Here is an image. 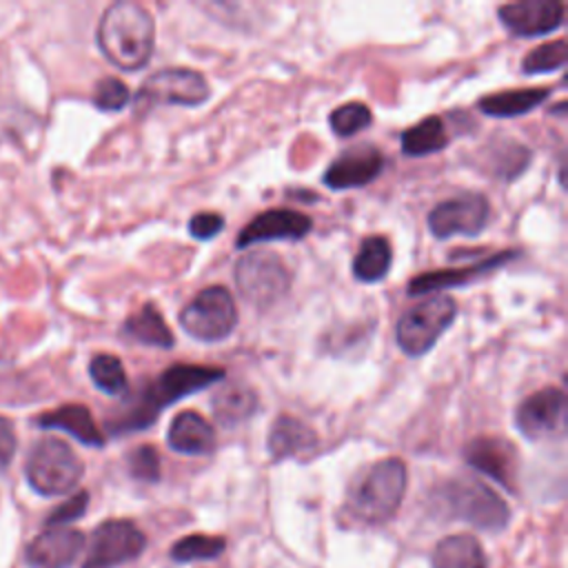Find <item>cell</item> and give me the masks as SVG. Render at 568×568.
Instances as JSON below:
<instances>
[{
	"instance_id": "cell-37",
	"label": "cell",
	"mask_w": 568,
	"mask_h": 568,
	"mask_svg": "<svg viewBox=\"0 0 568 568\" xmlns=\"http://www.w3.org/2000/svg\"><path fill=\"white\" fill-rule=\"evenodd\" d=\"M16 450H18V435H16L13 422L0 415V475L11 466Z\"/></svg>"
},
{
	"instance_id": "cell-27",
	"label": "cell",
	"mask_w": 568,
	"mask_h": 568,
	"mask_svg": "<svg viewBox=\"0 0 568 568\" xmlns=\"http://www.w3.org/2000/svg\"><path fill=\"white\" fill-rule=\"evenodd\" d=\"M393 262L390 244L384 235H368L362 240L357 255L353 257V275L364 284L382 282Z\"/></svg>"
},
{
	"instance_id": "cell-2",
	"label": "cell",
	"mask_w": 568,
	"mask_h": 568,
	"mask_svg": "<svg viewBox=\"0 0 568 568\" xmlns=\"http://www.w3.org/2000/svg\"><path fill=\"white\" fill-rule=\"evenodd\" d=\"M102 55L120 71H140L155 49V22L146 7L133 0L109 4L95 31Z\"/></svg>"
},
{
	"instance_id": "cell-31",
	"label": "cell",
	"mask_w": 568,
	"mask_h": 568,
	"mask_svg": "<svg viewBox=\"0 0 568 568\" xmlns=\"http://www.w3.org/2000/svg\"><path fill=\"white\" fill-rule=\"evenodd\" d=\"M373 113L364 102H346L331 111L328 124L337 138H353L355 133L368 129Z\"/></svg>"
},
{
	"instance_id": "cell-3",
	"label": "cell",
	"mask_w": 568,
	"mask_h": 568,
	"mask_svg": "<svg viewBox=\"0 0 568 568\" xmlns=\"http://www.w3.org/2000/svg\"><path fill=\"white\" fill-rule=\"evenodd\" d=\"M406 481V464L399 457L379 459L353 477L346 490L344 513L364 526L386 524L404 499Z\"/></svg>"
},
{
	"instance_id": "cell-1",
	"label": "cell",
	"mask_w": 568,
	"mask_h": 568,
	"mask_svg": "<svg viewBox=\"0 0 568 568\" xmlns=\"http://www.w3.org/2000/svg\"><path fill=\"white\" fill-rule=\"evenodd\" d=\"M222 379L224 368L220 366L173 364L164 368L155 379H144L138 384V388H129L122 395V402L106 417L104 428L113 437L146 430L149 426L155 424L158 415L166 406Z\"/></svg>"
},
{
	"instance_id": "cell-24",
	"label": "cell",
	"mask_w": 568,
	"mask_h": 568,
	"mask_svg": "<svg viewBox=\"0 0 568 568\" xmlns=\"http://www.w3.org/2000/svg\"><path fill=\"white\" fill-rule=\"evenodd\" d=\"M213 415L222 426H237L257 413V393L242 384H229L211 397Z\"/></svg>"
},
{
	"instance_id": "cell-9",
	"label": "cell",
	"mask_w": 568,
	"mask_h": 568,
	"mask_svg": "<svg viewBox=\"0 0 568 568\" xmlns=\"http://www.w3.org/2000/svg\"><path fill=\"white\" fill-rule=\"evenodd\" d=\"M211 98V89L206 78L186 67H169L158 73H151L140 91L135 93V109L149 111L160 104H180V106H197Z\"/></svg>"
},
{
	"instance_id": "cell-22",
	"label": "cell",
	"mask_w": 568,
	"mask_h": 568,
	"mask_svg": "<svg viewBox=\"0 0 568 568\" xmlns=\"http://www.w3.org/2000/svg\"><path fill=\"white\" fill-rule=\"evenodd\" d=\"M550 95L546 87H526V89H508L479 98L477 109L490 118H519L544 104Z\"/></svg>"
},
{
	"instance_id": "cell-32",
	"label": "cell",
	"mask_w": 568,
	"mask_h": 568,
	"mask_svg": "<svg viewBox=\"0 0 568 568\" xmlns=\"http://www.w3.org/2000/svg\"><path fill=\"white\" fill-rule=\"evenodd\" d=\"M488 162L493 164V175L504 180H515L530 164V151L515 140L504 146H497Z\"/></svg>"
},
{
	"instance_id": "cell-17",
	"label": "cell",
	"mask_w": 568,
	"mask_h": 568,
	"mask_svg": "<svg viewBox=\"0 0 568 568\" xmlns=\"http://www.w3.org/2000/svg\"><path fill=\"white\" fill-rule=\"evenodd\" d=\"M84 535L69 526L42 530L24 550L29 568H71L84 548Z\"/></svg>"
},
{
	"instance_id": "cell-11",
	"label": "cell",
	"mask_w": 568,
	"mask_h": 568,
	"mask_svg": "<svg viewBox=\"0 0 568 568\" xmlns=\"http://www.w3.org/2000/svg\"><path fill=\"white\" fill-rule=\"evenodd\" d=\"M490 220V204L481 193H462L439 202L428 213V229L437 240L479 235Z\"/></svg>"
},
{
	"instance_id": "cell-7",
	"label": "cell",
	"mask_w": 568,
	"mask_h": 568,
	"mask_svg": "<svg viewBox=\"0 0 568 568\" xmlns=\"http://www.w3.org/2000/svg\"><path fill=\"white\" fill-rule=\"evenodd\" d=\"M457 317V304L446 293L428 295L424 302L410 306L395 326V339L404 355L422 357L426 355L444 331Z\"/></svg>"
},
{
	"instance_id": "cell-5",
	"label": "cell",
	"mask_w": 568,
	"mask_h": 568,
	"mask_svg": "<svg viewBox=\"0 0 568 568\" xmlns=\"http://www.w3.org/2000/svg\"><path fill=\"white\" fill-rule=\"evenodd\" d=\"M84 475V464L75 450L58 437L38 439L24 462V477L31 490L42 497L71 493Z\"/></svg>"
},
{
	"instance_id": "cell-4",
	"label": "cell",
	"mask_w": 568,
	"mask_h": 568,
	"mask_svg": "<svg viewBox=\"0 0 568 568\" xmlns=\"http://www.w3.org/2000/svg\"><path fill=\"white\" fill-rule=\"evenodd\" d=\"M437 504L444 515L488 532H497L510 521L508 504L488 484L473 477L448 479L437 490Z\"/></svg>"
},
{
	"instance_id": "cell-23",
	"label": "cell",
	"mask_w": 568,
	"mask_h": 568,
	"mask_svg": "<svg viewBox=\"0 0 568 568\" xmlns=\"http://www.w3.org/2000/svg\"><path fill=\"white\" fill-rule=\"evenodd\" d=\"M122 335L135 344L153 348H171L175 344L162 313L151 302H146L124 320Z\"/></svg>"
},
{
	"instance_id": "cell-18",
	"label": "cell",
	"mask_w": 568,
	"mask_h": 568,
	"mask_svg": "<svg viewBox=\"0 0 568 568\" xmlns=\"http://www.w3.org/2000/svg\"><path fill=\"white\" fill-rule=\"evenodd\" d=\"M515 255H517L515 251H501V253H493V255H488L475 264H468V266L419 273L408 282L406 291H408V295L417 297V295H435V293H442V291L455 288V286H466V284H473L475 280H479L481 275L504 266Z\"/></svg>"
},
{
	"instance_id": "cell-20",
	"label": "cell",
	"mask_w": 568,
	"mask_h": 568,
	"mask_svg": "<svg viewBox=\"0 0 568 568\" xmlns=\"http://www.w3.org/2000/svg\"><path fill=\"white\" fill-rule=\"evenodd\" d=\"M166 442L182 455H211L215 448V430L206 417L195 410H182L173 417Z\"/></svg>"
},
{
	"instance_id": "cell-26",
	"label": "cell",
	"mask_w": 568,
	"mask_h": 568,
	"mask_svg": "<svg viewBox=\"0 0 568 568\" xmlns=\"http://www.w3.org/2000/svg\"><path fill=\"white\" fill-rule=\"evenodd\" d=\"M448 124L439 115H428L402 133V153L406 158H424L448 146Z\"/></svg>"
},
{
	"instance_id": "cell-6",
	"label": "cell",
	"mask_w": 568,
	"mask_h": 568,
	"mask_svg": "<svg viewBox=\"0 0 568 568\" xmlns=\"http://www.w3.org/2000/svg\"><path fill=\"white\" fill-rule=\"evenodd\" d=\"M293 273L275 251H246L235 262V286L240 295L255 308L275 306L291 291Z\"/></svg>"
},
{
	"instance_id": "cell-30",
	"label": "cell",
	"mask_w": 568,
	"mask_h": 568,
	"mask_svg": "<svg viewBox=\"0 0 568 568\" xmlns=\"http://www.w3.org/2000/svg\"><path fill=\"white\" fill-rule=\"evenodd\" d=\"M568 60V47L564 38L544 42L535 49H530L524 60H521V71L528 75L535 73H550V71H559L566 67Z\"/></svg>"
},
{
	"instance_id": "cell-12",
	"label": "cell",
	"mask_w": 568,
	"mask_h": 568,
	"mask_svg": "<svg viewBox=\"0 0 568 568\" xmlns=\"http://www.w3.org/2000/svg\"><path fill=\"white\" fill-rule=\"evenodd\" d=\"M566 422V393L557 386H544L521 399L515 410V426L526 439H548L561 433Z\"/></svg>"
},
{
	"instance_id": "cell-13",
	"label": "cell",
	"mask_w": 568,
	"mask_h": 568,
	"mask_svg": "<svg viewBox=\"0 0 568 568\" xmlns=\"http://www.w3.org/2000/svg\"><path fill=\"white\" fill-rule=\"evenodd\" d=\"M466 464L477 473L490 477L506 490H515L517 486V448L497 435H481L466 444L464 448Z\"/></svg>"
},
{
	"instance_id": "cell-14",
	"label": "cell",
	"mask_w": 568,
	"mask_h": 568,
	"mask_svg": "<svg viewBox=\"0 0 568 568\" xmlns=\"http://www.w3.org/2000/svg\"><path fill=\"white\" fill-rule=\"evenodd\" d=\"M313 229V220L306 213L293 211V209H268L257 213L242 231L237 233L235 246L237 248H251L262 242H297L306 237Z\"/></svg>"
},
{
	"instance_id": "cell-19",
	"label": "cell",
	"mask_w": 568,
	"mask_h": 568,
	"mask_svg": "<svg viewBox=\"0 0 568 568\" xmlns=\"http://www.w3.org/2000/svg\"><path fill=\"white\" fill-rule=\"evenodd\" d=\"M36 424L40 428L64 430L67 435H71L84 446H93V448L104 446V433L100 430L91 410L84 404H62L49 413L38 415Z\"/></svg>"
},
{
	"instance_id": "cell-29",
	"label": "cell",
	"mask_w": 568,
	"mask_h": 568,
	"mask_svg": "<svg viewBox=\"0 0 568 568\" xmlns=\"http://www.w3.org/2000/svg\"><path fill=\"white\" fill-rule=\"evenodd\" d=\"M226 541L224 537H213V535H186L178 539L169 555L173 561L189 564V561H202V559H215L224 552Z\"/></svg>"
},
{
	"instance_id": "cell-21",
	"label": "cell",
	"mask_w": 568,
	"mask_h": 568,
	"mask_svg": "<svg viewBox=\"0 0 568 568\" xmlns=\"http://www.w3.org/2000/svg\"><path fill=\"white\" fill-rule=\"evenodd\" d=\"M317 433L293 415H280L268 433L266 446L273 459L304 457L317 448Z\"/></svg>"
},
{
	"instance_id": "cell-36",
	"label": "cell",
	"mask_w": 568,
	"mask_h": 568,
	"mask_svg": "<svg viewBox=\"0 0 568 568\" xmlns=\"http://www.w3.org/2000/svg\"><path fill=\"white\" fill-rule=\"evenodd\" d=\"M224 229V217L220 213L213 211H200L189 220V233L195 240H213L215 235H220Z\"/></svg>"
},
{
	"instance_id": "cell-15",
	"label": "cell",
	"mask_w": 568,
	"mask_h": 568,
	"mask_svg": "<svg viewBox=\"0 0 568 568\" xmlns=\"http://www.w3.org/2000/svg\"><path fill=\"white\" fill-rule=\"evenodd\" d=\"M501 27L517 38H537L557 31L564 22V4L557 0H521L497 7Z\"/></svg>"
},
{
	"instance_id": "cell-34",
	"label": "cell",
	"mask_w": 568,
	"mask_h": 568,
	"mask_svg": "<svg viewBox=\"0 0 568 568\" xmlns=\"http://www.w3.org/2000/svg\"><path fill=\"white\" fill-rule=\"evenodd\" d=\"M129 475L138 481H158L160 479V455L153 446H135L126 457Z\"/></svg>"
},
{
	"instance_id": "cell-25",
	"label": "cell",
	"mask_w": 568,
	"mask_h": 568,
	"mask_svg": "<svg viewBox=\"0 0 568 568\" xmlns=\"http://www.w3.org/2000/svg\"><path fill=\"white\" fill-rule=\"evenodd\" d=\"M433 568H488V559L473 535H448L433 550Z\"/></svg>"
},
{
	"instance_id": "cell-10",
	"label": "cell",
	"mask_w": 568,
	"mask_h": 568,
	"mask_svg": "<svg viewBox=\"0 0 568 568\" xmlns=\"http://www.w3.org/2000/svg\"><path fill=\"white\" fill-rule=\"evenodd\" d=\"M144 548L146 537L133 521L106 519L93 530L82 568H118L133 561Z\"/></svg>"
},
{
	"instance_id": "cell-8",
	"label": "cell",
	"mask_w": 568,
	"mask_h": 568,
	"mask_svg": "<svg viewBox=\"0 0 568 568\" xmlns=\"http://www.w3.org/2000/svg\"><path fill=\"white\" fill-rule=\"evenodd\" d=\"M180 326L200 342H222L237 326V306L226 286H206L180 311Z\"/></svg>"
},
{
	"instance_id": "cell-28",
	"label": "cell",
	"mask_w": 568,
	"mask_h": 568,
	"mask_svg": "<svg viewBox=\"0 0 568 568\" xmlns=\"http://www.w3.org/2000/svg\"><path fill=\"white\" fill-rule=\"evenodd\" d=\"M89 377L95 388L106 395L122 397L129 390V379L122 362L111 353H98L89 362Z\"/></svg>"
},
{
	"instance_id": "cell-16",
	"label": "cell",
	"mask_w": 568,
	"mask_h": 568,
	"mask_svg": "<svg viewBox=\"0 0 568 568\" xmlns=\"http://www.w3.org/2000/svg\"><path fill=\"white\" fill-rule=\"evenodd\" d=\"M384 171V155L373 144H357L342 151L324 171L322 182L333 191L359 189Z\"/></svg>"
},
{
	"instance_id": "cell-33",
	"label": "cell",
	"mask_w": 568,
	"mask_h": 568,
	"mask_svg": "<svg viewBox=\"0 0 568 568\" xmlns=\"http://www.w3.org/2000/svg\"><path fill=\"white\" fill-rule=\"evenodd\" d=\"M131 93H129V87L115 78V75H104L95 82L93 87V95H91V102L95 109L100 111H120L126 106Z\"/></svg>"
},
{
	"instance_id": "cell-35",
	"label": "cell",
	"mask_w": 568,
	"mask_h": 568,
	"mask_svg": "<svg viewBox=\"0 0 568 568\" xmlns=\"http://www.w3.org/2000/svg\"><path fill=\"white\" fill-rule=\"evenodd\" d=\"M89 506V493L80 490L75 495H71L67 501H62L49 517H47V528H55V526H67L75 519H80L87 513Z\"/></svg>"
}]
</instances>
